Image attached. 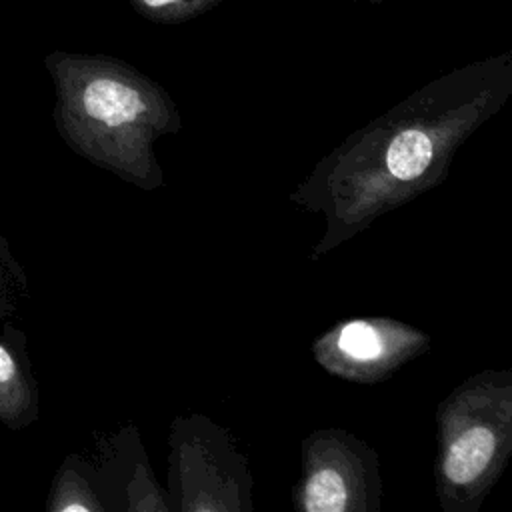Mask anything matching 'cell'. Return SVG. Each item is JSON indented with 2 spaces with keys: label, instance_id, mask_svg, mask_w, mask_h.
Segmentation results:
<instances>
[{
  "label": "cell",
  "instance_id": "6da1fadb",
  "mask_svg": "<svg viewBox=\"0 0 512 512\" xmlns=\"http://www.w3.org/2000/svg\"><path fill=\"white\" fill-rule=\"evenodd\" d=\"M74 114L90 122H100L108 128H118L132 122L144 104L138 92L114 78L92 76L86 82L74 78Z\"/></svg>",
  "mask_w": 512,
  "mask_h": 512
},
{
  "label": "cell",
  "instance_id": "7a4b0ae2",
  "mask_svg": "<svg viewBox=\"0 0 512 512\" xmlns=\"http://www.w3.org/2000/svg\"><path fill=\"white\" fill-rule=\"evenodd\" d=\"M34 418V388L16 336L0 334V422L22 428Z\"/></svg>",
  "mask_w": 512,
  "mask_h": 512
},
{
  "label": "cell",
  "instance_id": "3957f363",
  "mask_svg": "<svg viewBox=\"0 0 512 512\" xmlns=\"http://www.w3.org/2000/svg\"><path fill=\"white\" fill-rule=\"evenodd\" d=\"M496 448V438L488 428H470L460 434L444 460V472L448 480L456 484L472 482L480 476L490 462Z\"/></svg>",
  "mask_w": 512,
  "mask_h": 512
},
{
  "label": "cell",
  "instance_id": "277c9868",
  "mask_svg": "<svg viewBox=\"0 0 512 512\" xmlns=\"http://www.w3.org/2000/svg\"><path fill=\"white\" fill-rule=\"evenodd\" d=\"M432 158V142L420 130L400 132L386 154V164L392 176L400 180H410L420 176Z\"/></svg>",
  "mask_w": 512,
  "mask_h": 512
},
{
  "label": "cell",
  "instance_id": "5b68a950",
  "mask_svg": "<svg viewBox=\"0 0 512 512\" xmlns=\"http://www.w3.org/2000/svg\"><path fill=\"white\" fill-rule=\"evenodd\" d=\"M304 506L310 512H342L346 508V486L342 476L332 468L316 472L306 484Z\"/></svg>",
  "mask_w": 512,
  "mask_h": 512
},
{
  "label": "cell",
  "instance_id": "8992f818",
  "mask_svg": "<svg viewBox=\"0 0 512 512\" xmlns=\"http://www.w3.org/2000/svg\"><path fill=\"white\" fill-rule=\"evenodd\" d=\"M338 346L360 360H368L374 358L382 352V342L376 334V330L372 326H368L366 322H350L342 328L340 338H338Z\"/></svg>",
  "mask_w": 512,
  "mask_h": 512
},
{
  "label": "cell",
  "instance_id": "52a82bcc",
  "mask_svg": "<svg viewBox=\"0 0 512 512\" xmlns=\"http://www.w3.org/2000/svg\"><path fill=\"white\" fill-rule=\"evenodd\" d=\"M10 258L6 256V252H0V310L6 306V300H4V290H6V284H4V278H6V266H8Z\"/></svg>",
  "mask_w": 512,
  "mask_h": 512
},
{
  "label": "cell",
  "instance_id": "ba28073f",
  "mask_svg": "<svg viewBox=\"0 0 512 512\" xmlns=\"http://www.w3.org/2000/svg\"><path fill=\"white\" fill-rule=\"evenodd\" d=\"M148 6H164V4H170L174 0H144Z\"/></svg>",
  "mask_w": 512,
  "mask_h": 512
}]
</instances>
